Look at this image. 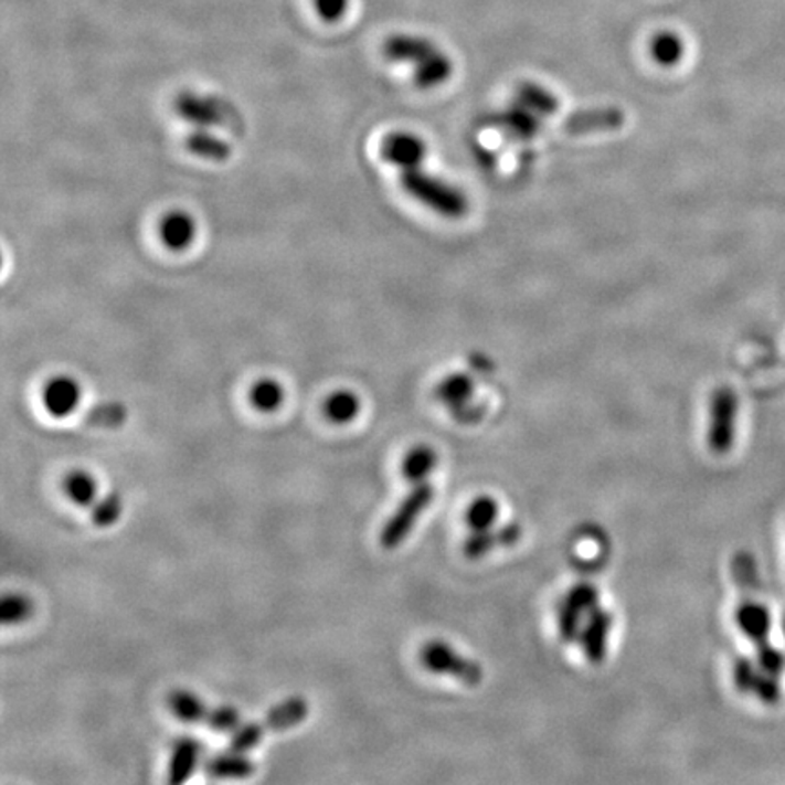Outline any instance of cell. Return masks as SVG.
<instances>
[{"mask_svg":"<svg viewBox=\"0 0 785 785\" xmlns=\"http://www.w3.org/2000/svg\"><path fill=\"white\" fill-rule=\"evenodd\" d=\"M401 182L407 195L446 219L457 221L469 211L466 193L435 174L413 168L402 171Z\"/></svg>","mask_w":785,"mask_h":785,"instance_id":"cell-1","label":"cell"},{"mask_svg":"<svg viewBox=\"0 0 785 785\" xmlns=\"http://www.w3.org/2000/svg\"><path fill=\"white\" fill-rule=\"evenodd\" d=\"M308 700H304L303 697L286 698L284 702L277 703L275 708L267 711L266 719L242 724L241 728L233 731L230 750L247 753L253 747H257L267 734L288 731V729L300 724L308 719Z\"/></svg>","mask_w":785,"mask_h":785,"instance_id":"cell-2","label":"cell"},{"mask_svg":"<svg viewBox=\"0 0 785 785\" xmlns=\"http://www.w3.org/2000/svg\"><path fill=\"white\" fill-rule=\"evenodd\" d=\"M168 706L171 713L182 722L190 724H205L213 731L219 733H233L242 725L241 711L232 706H208L202 702L201 698L197 697L191 691L185 689H174L168 697Z\"/></svg>","mask_w":785,"mask_h":785,"instance_id":"cell-3","label":"cell"},{"mask_svg":"<svg viewBox=\"0 0 785 785\" xmlns=\"http://www.w3.org/2000/svg\"><path fill=\"white\" fill-rule=\"evenodd\" d=\"M433 497H435V491H433L432 484H416L410 495L402 500L401 506L396 508L395 513L391 515L388 522L384 523V528L380 531V545L384 550H396L410 537L416 520L421 519L422 513L432 503Z\"/></svg>","mask_w":785,"mask_h":785,"instance_id":"cell-4","label":"cell"},{"mask_svg":"<svg viewBox=\"0 0 785 785\" xmlns=\"http://www.w3.org/2000/svg\"><path fill=\"white\" fill-rule=\"evenodd\" d=\"M739 399L728 385L717 388L709 399L708 446L714 455H728L736 435Z\"/></svg>","mask_w":785,"mask_h":785,"instance_id":"cell-5","label":"cell"},{"mask_svg":"<svg viewBox=\"0 0 785 785\" xmlns=\"http://www.w3.org/2000/svg\"><path fill=\"white\" fill-rule=\"evenodd\" d=\"M421 662L427 671L457 678L466 686H478L482 682V666L463 657L452 646H447L446 641H427L421 649Z\"/></svg>","mask_w":785,"mask_h":785,"instance_id":"cell-6","label":"cell"},{"mask_svg":"<svg viewBox=\"0 0 785 785\" xmlns=\"http://www.w3.org/2000/svg\"><path fill=\"white\" fill-rule=\"evenodd\" d=\"M174 109L185 123L195 124L197 128H211L227 123L232 109L216 97H201L197 93H180L174 100Z\"/></svg>","mask_w":785,"mask_h":785,"instance_id":"cell-7","label":"cell"},{"mask_svg":"<svg viewBox=\"0 0 785 785\" xmlns=\"http://www.w3.org/2000/svg\"><path fill=\"white\" fill-rule=\"evenodd\" d=\"M520 537H522V528L517 522L503 523L500 528L473 531L464 540L463 553L467 560H480L489 554V551L517 544Z\"/></svg>","mask_w":785,"mask_h":785,"instance_id":"cell-8","label":"cell"},{"mask_svg":"<svg viewBox=\"0 0 785 785\" xmlns=\"http://www.w3.org/2000/svg\"><path fill=\"white\" fill-rule=\"evenodd\" d=\"M380 151H382L385 162L404 171L421 168L422 162L426 159L427 146L421 137L401 131V134H391L390 137H385Z\"/></svg>","mask_w":785,"mask_h":785,"instance_id":"cell-9","label":"cell"},{"mask_svg":"<svg viewBox=\"0 0 785 785\" xmlns=\"http://www.w3.org/2000/svg\"><path fill=\"white\" fill-rule=\"evenodd\" d=\"M488 123L519 140H531L542 129V117L526 108L519 100H513L508 108L491 115Z\"/></svg>","mask_w":785,"mask_h":785,"instance_id":"cell-10","label":"cell"},{"mask_svg":"<svg viewBox=\"0 0 785 785\" xmlns=\"http://www.w3.org/2000/svg\"><path fill=\"white\" fill-rule=\"evenodd\" d=\"M613 620H615L613 613L601 606L591 611L590 615H587V622L582 627L579 640H581L585 658L591 664L604 662L607 651V637H609Z\"/></svg>","mask_w":785,"mask_h":785,"instance_id":"cell-11","label":"cell"},{"mask_svg":"<svg viewBox=\"0 0 785 785\" xmlns=\"http://www.w3.org/2000/svg\"><path fill=\"white\" fill-rule=\"evenodd\" d=\"M626 123V115L620 108L609 106V108L584 109L571 114L564 120L565 134L570 135H587L596 134V131H613L618 129Z\"/></svg>","mask_w":785,"mask_h":785,"instance_id":"cell-12","label":"cell"},{"mask_svg":"<svg viewBox=\"0 0 785 785\" xmlns=\"http://www.w3.org/2000/svg\"><path fill=\"white\" fill-rule=\"evenodd\" d=\"M83 399L77 380L72 376H53L42 391V401L47 413L59 418L72 415Z\"/></svg>","mask_w":785,"mask_h":785,"instance_id":"cell-13","label":"cell"},{"mask_svg":"<svg viewBox=\"0 0 785 785\" xmlns=\"http://www.w3.org/2000/svg\"><path fill=\"white\" fill-rule=\"evenodd\" d=\"M436 50L441 47L436 46L435 42L427 36L421 35H410V33H399V35H391L390 39H385L384 57L391 62H404V64H421L424 59L429 57Z\"/></svg>","mask_w":785,"mask_h":785,"instance_id":"cell-14","label":"cell"},{"mask_svg":"<svg viewBox=\"0 0 785 785\" xmlns=\"http://www.w3.org/2000/svg\"><path fill=\"white\" fill-rule=\"evenodd\" d=\"M734 622H736L740 632L744 633L745 637L750 638L755 646H759L770 637L773 618L764 604L747 598V601L740 602L739 607L734 611Z\"/></svg>","mask_w":785,"mask_h":785,"instance_id":"cell-15","label":"cell"},{"mask_svg":"<svg viewBox=\"0 0 785 785\" xmlns=\"http://www.w3.org/2000/svg\"><path fill=\"white\" fill-rule=\"evenodd\" d=\"M202 745L197 739L182 736L177 740L171 750L170 765H168V782L170 784H184L201 762Z\"/></svg>","mask_w":785,"mask_h":785,"instance_id":"cell-16","label":"cell"},{"mask_svg":"<svg viewBox=\"0 0 785 785\" xmlns=\"http://www.w3.org/2000/svg\"><path fill=\"white\" fill-rule=\"evenodd\" d=\"M204 773L211 778H221V781H227V778L241 781V778H247L255 773V764L247 759L246 753L227 750L226 753H216L205 760Z\"/></svg>","mask_w":785,"mask_h":785,"instance_id":"cell-17","label":"cell"},{"mask_svg":"<svg viewBox=\"0 0 785 785\" xmlns=\"http://www.w3.org/2000/svg\"><path fill=\"white\" fill-rule=\"evenodd\" d=\"M473 393H475V382L466 373H453L441 380L435 388V399L444 406L457 413L458 410L469 406Z\"/></svg>","mask_w":785,"mask_h":785,"instance_id":"cell-18","label":"cell"},{"mask_svg":"<svg viewBox=\"0 0 785 785\" xmlns=\"http://www.w3.org/2000/svg\"><path fill=\"white\" fill-rule=\"evenodd\" d=\"M195 233V221L184 211H171L160 224V238L173 252H182L190 246Z\"/></svg>","mask_w":785,"mask_h":785,"instance_id":"cell-19","label":"cell"},{"mask_svg":"<svg viewBox=\"0 0 785 785\" xmlns=\"http://www.w3.org/2000/svg\"><path fill=\"white\" fill-rule=\"evenodd\" d=\"M515 100H519L526 108L531 109L542 118L551 117L560 109L559 97L553 92H550L548 87L531 83V81H526V83H520L517 86Z\"/></svg>","mask_w":785,"mask_h":785,"instance_id":"cell-20","label":"cell"},{"mask_svg":"<svg viewBox=\"0 0 785 785\" xmlns=\"http://www.w3.org/2000/svg\"><path fill=\"white\" fill-rule=\"evenodd\" d=\"M453 75V61L447 57L442 50H436L433 55L424 59L421 64L415 66V84L421 89H433L447 83Z\"/></svg>","mask_w":785,"mask_h":785,"instance_id":"cell-21","label":"cell"},{"mask_svg":"<svg viewBox=\"0 0 785 785\" xmlns=\"http://www.w3.org/2000/svg\"><path fill=\"white\" fill-rule=\"evenodd\" d=\"M649 53L658 66H677L686 53V42L675 31H660L649 42Z\"/></svg>","mask_w":785,"mask_h":785,"instance_id":"cell-22","label":"cell"},{"mask_svg":"<svg viewBox=\"0 0 785 785\" xmlns=\"http://www.w3.org/2000/svg\"><path fill=\"white\" fill-rule=\"evenodd\" d=\"M438 463L436 452L432 446L421 444L406 453V457L402 458V475L410 482H424L427 475L433 471Z\"/></svg>","mask_w":785,"mask_h":785,"instance_id":"cell-23","label":"cell"},{"mask_svg":"<svg viewBox=\"0 0 785 785\" xmlns=\"http://www.w3.org/2000/svg\"><path fill=\"white\" fill-rule=\"evenodd\" d=\"M185 146L190 149L191 153L197 155V157H202V159L210 160H226L230 155H232V148L227 145L226 140H222L221 137L210 134L208 129L199 128L197 131L185 139Z\"/></svg>","mask_w":785,"mask_h":785,"instance_id":"cell-24","label":"cell"},{"mask_svg":"<svg viewBox=\"0 0 785 785\" xmlns=\"http://www.w3.org/2000/svg\"><path fill=\"white\" fill-rule=\"evenodd\" d=\"M62 488H64L66 497L70 498L72 502L81 506V508L93 506L95 498H97V482H95V478H93L89 473L81 471V469L67 473Z\"/></svg>","mask_w":785,"mask_h":785,"instance_id":"cell-25","label":"cell"},{"mask_svg":"<svg viewBox=\"0 0 785 785\" xmlns=\"http://www.w3.org/2000/svg\"><path fill=\"white\" fill-rule=\"evenodd\" d=\"M323 413L335 424H348L360 413L359 396L353 391H335L323 404Z\"/></svg>","mask_w":785,"mask_h":785,"instance_id":"cell-26","label":"cell"},{"mask_svg":"<svg viewBox=\"0 0 785 785\" xmlns=\"http://www.w3.org/2000/svg\"><path fill=\"white\" fill-rule=\"evenodd\" d=\"M128 418V410L123 402H100L87 411L84 422L87 426L103 427V429H115L123 426Z\"/></svg>","mask_w":785,"mask_h":785,"instance_id":"cell-27","label":"cell"},{"mask_svg":"<svg viewBox=\"0 0 785 785\" xmlns=\"http://www.w3.org/2000/svg\"><path fill=\"white\" fill-rule=\"evenodd\" d=\"M500 515V506L494 497H478L469 503L466 511L467 528L471 531H484L494 528Z\"/></svg>","mask_w":785,"mask_h":785,"instance_id":"cell-28","label":"cell"},{"mask_svg":"<svg viewBox=\"0 0 785 785\" xmlns=\"http://www.w3.org/2000/svg\"><path fill=\"white\" fill-rule=\"evenodd\" d=\"M733 579L744 593H756L760 587L759 564L750 551H739L731 562Z\"/></svg>","mask_w":785,"mask_h":785,"instance_id":"cell-29","label":"cell"},{"mask_svg":"<svg viewBox=\"0 0 785 785\" xmlns=\"http://www.w3.org/2000/svg\"><path fill=\"white\" fill-rule=\"evenodd\" d=\"M250 399H252L253 406L262 413H272V411H277L284 402V388L278 384L277 380L264 379L253 385Z\"/></svg>","mask_w":785,"mask_h":785,"instance_id":"cell-30","label":"cell"},{"mask_svg":"<svg viewBox=\"0 0 785 785\" xmlns=\"http://www.w3.org/2000/svg\"><path fill=\"white\" fill-rule=\"evenodd\" d=\"M124 500L117 491L106 495L100 502L95 503L92 511V522L97 528H112L123 517Z\"/></svg>","mask_w":785,"mask_h":785,"instance_id":"cell-31","label":"cell"},{"mask_svg":"<svg viewBox=\"0 0 785 785\" xmlns=\"http://www.w3.org/2000/svg\"><path fill=\"white\" fill-rule=\"evenodd\" d=\"M564 604L570 606L571 609L579 611L582 616L590 615L591 611L601 606V593H598L595 585L579 584L567 591Z\"/></svg>","mask_w":785,"mask_h":785,"instance_id":"cell-32","label":"cell"},{"mask_svg":"<svg viewBox=\"0 0 785 785\" xmlns=\"http://www.w3.org/2000/svg\"><path fill=\"white\" fill-rule=\"evenodd\" d=\"M30 598L21 595V593H8L2 598V606H0V618H2V624L4 626H10V624H21V622L28 620L31 615Z\"/></svg>","mask_w":785,"mask_h":785,"instance_id":"cell-33","label":"cell"},{"mask_svg":"<svg viewBox=\"0 0 785 785\" xmlns=\"http://www.w3.org/2000/svg\"><path fill=\"white\" fill-rule=\"evenodd\" d=\"M760 671H762V669H760L756 660H751V658L745 657L736 658L733 666L734 688L739 689L740 693H753V688H755L756 677H759Z\"/></svg>","mask_w":785,"mask_h":785,"instance_id":"cell-34","label":"cell"},{"mask_svg":"<svg viewBox=\"0 0 785 785\" xmlns=\"http://www.w3.org/2000/svg\"><path fill=\"white\" fill-rule=\"evenodd\" d=\"M756 664L762 671L781 677L785 671V653L767 640L762 641L756 646Z\"/></svg>","mask_w":785,"mask_h":785,"instance_id":"cell-35","label":"cell"},{"mask_svg":"<svg viewBox=\"0 0 785 785\" xmlns=\"http://www.w3.org/2000/svg\"><path fill=\"white\" fill-rule=\"evenodd\" d=\"M753 694L765 706H776L782 700L778 677L771 675V672L760 671L759 677H756L755 688H753Z\"/></svg>","mask_w":785,"mask_h":785,"instance_id":"cell-36","label":"cell"},{"mask_svg":"<svg viewBox=\"0 0 785 785\" xmlns=\"http://www.w3.org/2000/svg\"><path fill=\"white\" fill-rule=\"evenodd\" d=\"M581 618L582 615L579 611L571 609L570 606H565L564 602L560 604L559 607V632L560 637L565 644H571V641L579 640L581 637Z\"/></svg>","mask_w":785,"mask_h":785,"instance_id":"cell-37","label":"cell"},{"mask_svg":"<svg viewBox=\"0 0 785 785\" xmlns=\"http://www.w3.org/2000/svg\"><path fill=\"white\" fill-rule=\"evenodd\" d=\"M315 10L326 22H337L344 17L349 0H314Z\"/></svg>","mask_w":785,"mask_h":785,"instance_id":"cell-38","label":"cell"},{"mask_svg":"<svg viewBox=\"0 0 785 785\" xmlns=\"http://www.w3.org/2000/svg\"><path fill=\"white\" fill-rule=\"evenodd\" d=\"M782 632H784V637H785V615H784V618H782Z\"/></svg>","mask_w":785,"mask_h":785,"instance_id":"cell-39","label":"cell"}]
</instances>
